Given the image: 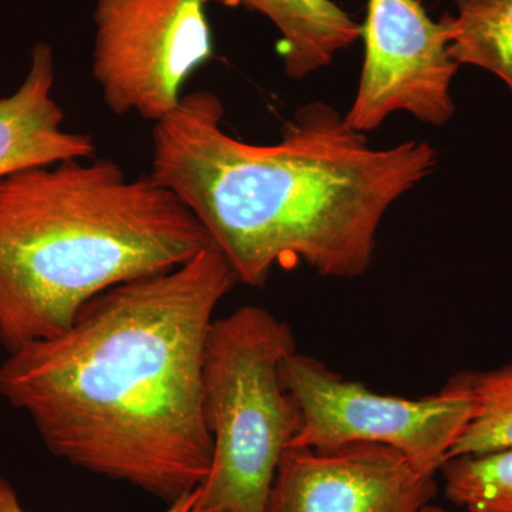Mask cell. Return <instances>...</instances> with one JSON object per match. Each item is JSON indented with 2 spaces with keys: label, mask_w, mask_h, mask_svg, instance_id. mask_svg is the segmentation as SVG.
<instances>
[{
  "label": "cell",
  "mask_w": 512,
  "mask_h": 512,
  "mask_svg": "<svg viewBox=\"0 0 512 512\" xmlns=\"http://www.w3.org/2000/svg\"><path fill=\"white\" fill-rule=\"evenodd\" d=\"M448 501L467 512H512V450L461 456L441 467Z\"/></svg>",
  "instance_id": "4fadbf2b"
},
{
  "label": "cell",
  "mask_w": 512,
  "mask_h": 512,
  "mask_svg": "<svg viewBox=\"0 0 512 512\" xmlns=\"http://www.w3.org/2000/svg\"><path fill=\"white\" fill-rule=\"evenodd\" d=\"M423 512H447V511H444L443 508H440V507H436V505H427L426 508H424V511Z\"/></svg>",
  "instance_id": "9a60e30c"
},
{
  "label": "cell",
  "mask_w": 512,
  "mask_h": 512,
  "mask_svg": "<svg viewBox=\"0 0 512 512\" xmlns=\"http://www.w3.org/2000/svg\"><path fill=\"white\" fill-rule=\"evenodd\" d=\"M235 284L210 242L173 271L113 286L59 335L8 353L0 397L53 456L173 504L210 473L202 356Z\"/></svg>",
  "instance_id": "6da1fadb"
},
{
  "label": "cell",
  "mask_w": 512,
  "mask_h": 512,
  "mask_svg": "<svg viewBox=\"0 0 512 512\" xmlns=\"http://www.w3.org/2000/svg\"><path fill=\"white\" fill-rule=\"evenodd\" d=\"M457 15H444L450 55L493 73L512 94V0H453Z\"/></svg>",
  "instance_id": "8fae6325"
},
{
  "label": "cell",
  "mask_w": 512,
  "mask_h": 512,
  "mask_svg": "<svg viewBox=\"0 0 512 512\" xmlns=\"http://www.w3.org/2000/svg\"><path fill=\"white\" fill-rule=\"evenodd\" d=\"M198 497H200V491L197 488L192 493L184 495L180 500L168 505L164 512H198ZM0 512H26L15 488L10 481L2 476H0Z\"/></svg>",
  "instance_id": "5bb4252c"
},
{
  "label": "cell",
  "mask_w": 512,
  "mask_h": 512,
  "mask_svg": "<svg viewBox=\"0 0 512 512\" xmlns=\"http://www.w3.org/2000/svg\"><path fill=\"white\" fill-rule=\"evenodd\" d=\"M265 16L281 35L286 76L302 80L328 67L362 36V26L333 0H208Z\"/></svg>",
  "instance_id": "30bf717a"
},
{
  "label": "cell",
  "mask_w": 512,
  "mask_h": 512,
  "mask_svg": "<svg viewBox=\"0 0 512 512\" xmlns=\"http://www.w3.org/2000/svg\"><path fill=\"white\" fill-rule=\"evenodd\" d=\"M208 0H97L92 72L117 116L154 124L183 99L197 70L214 57Z\"/></svg>",
  "instance_id": "8992f818"
},
{
  "label": "cell",
  "mask_w": 512,
  "mask_h": 512,
  "mask_svg": "<svg viewBox=\"0 0 512 512\" xmlns=\"http://www.w3.org/2000/svg\"><path fill=\"white\" fill-rule=\"evenodd\" d=\"M362 36L365 60L346 124L367 133L397 111L447 124L460 64L450 55L446 22L431 20L420 0H367Z\"/></svg>",
  "instance_id": "52a82bcc"
},
{
  "label": "cell",
  "mask_w": 512,
  "mask_h": 512,
  "mask_svg": "<svg viewBox=\"0 0 512 512\" xmlns=\"http://www.w3.org/2000/svg\"><path fill=\"white\" fill-rule=\"evenodd\" d=\"M210 242L173 192L109 158L0 177V345L53 338L94 296L173 271Z\"/></svg>",
  "instance_id": "3957f363"
},
{
  "label": "cell",
  "mask_w": 512,
  "mask_h": 512,
  "mask_svg": "<svg viewBox=\"0 0 512 512\" xmlns=\"http://www.w3.org/2000/svg\"><path fill=\"white\" fill-rule=\"evenodd\" d=\"M464 379L474 400V412L451 448L448 460L512 450V363L467 373Z\"/></svg>",
  "instance_id": "7c38bea8"
},
{
  "label": "cell",
  "mask_w": 512,
  "mask_h": 512,
  "mask_svg": "<svg viewBox=\"0 0 512 512\" xmlns=\"http://www.w3.org/2000/svg\"><path fill=\"white\" fill-rule=\"evenodd\" d=\"M293 352L291 326L261 306L212 320L202 356V410L214 451L198 487V512L264 511L299 427L281 379Z\"/></svg>",
  "instance_id": "277c9868"
},
{
  "label": "cell",
  "mask_w": 512,
  "mask_h": 512,
  "mask_svg": "<svg viewBox=\"0 0 512 512\" xmlns=\"http://www.w3.org/2000/svg\"><path fill=\"white\" fill-rule=\"evenodd\" d=\"M436 493V474L394 448H288L262 512H423Z\"/></svg>",
  "instance_id": "ba28073f"
},
{
  "label": "cell",
  "mask_w": 512,
  "mask_h": 512,
  "mask_svg": "<svg viewBox=\"0 0 512 512\" xmlns=\"http://www.w3.org/2000/svg\"><path fill=\"white\" fill-rule=\"evenodd\" d=\"M281 379L299 413L288 448L379 444L429 474L444 466L474 412L464 376L436 396L404 399L348 382L319 360L293 352L281 365Z\"/></svg>",
  "instance_id": "5b68a950"
},
{
  "label": "cell",
  "mask_w": 512,
  "mask_h": 512,
  "mask_svg": "<svg viewBox=\"0 0 512 512\" xmlns=\"http://www.w3.org/2000/svg\"><path fill=\"white\" fill-rule=\"evenodd\" d=\"M55 84V52L49 43L37 42L23 82L12 94H0V177L36 165L96 157L92 136L63 127Z\"/></svg>",
  "instance_id": "9c48e42d"
},
{
  "label": "cell",
  "mask_w": 512,
  "mask_h": 512,
  "mask_svg": "<svg viewBox=\"0 0 512 512\" xmlns=\"http://www.w3.org/2000/svg\"><path fill=\"white\" fill-rule=\"evenodd\" d=\"M224 113L210 90L184 94L154 124L148 175L201 222L247 286L301 264L325 278L365 275L384 215L437 163L426 141L369 146L322 101L296 111L271 146L232 137Z\"/></svg>",
  "instance_id": "7a4b0ae2"
}]
</instances>
